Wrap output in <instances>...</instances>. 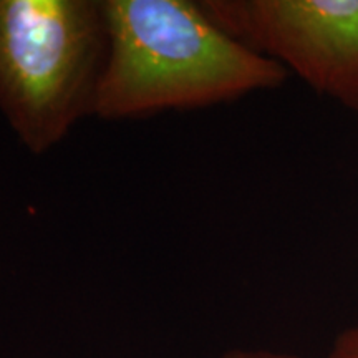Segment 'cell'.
Returning a JSON list of instances; mask_svg holds the SVG:
<instances>
[{
	"label": "cell",
	"instance_id": "obj_1",
	"mask_svg": "<svg viewBox=\"0 0 358 358\" xmlns=\"http://www.w3.org/2000/svg\"><path fill=\"white\" fill-rule=\"evenodd\" d=\"M108 57L95 118L211 108L285 83L289 71L222 32L191 0H103Z\"/></svg>",
	"mask_w": 358,
	"mask_h": 358
},
{
	"label": "cell",
	"instance_id": "obj_2",
	"mask_svg": "<svg viewBox=\"0 0 358 358\" xmlns=\"http://www.w3.org/2000/svg\"><path fill=\"white\" fill-rule=\"evenodd\" d=\"M106 57L103 0H0V116L30 155L95 116Z\"/></svg>",
	"mask_w": 358,
	"mask_h": 358
},
{
	"label": "cell",
	"instance_id": "obj_5",
	"mask_svg": "<svg viewBox=\"0 0 358 358\" xmlns=\"http://www.w3.org/2000/svg\"><path fill=\"white\" fill-rule=\"evenodd\" d=\"M219 358H302L292 353H282V352H271V350H229L222 353Z\"/></svg>",
	"mask_w": 358,
	"mask_h": 358
},
{
	"label": "cell",
	"instance_id": "obj_4",
	"mask_svg": "<svg viewBox=\"0 0 358 358\" xmlns=\"http://www.w3.org/2000/svg\"><path fill=\"white\" fill-rule=\"evenodd\" d=\"M329 358H358V325L338 335Z\"/></svg>",
	"mask_w": 358,
	"mask_h": 358
},
{
	"label": "cell",
	"instance_id": "obj_3",
	"mask_svg": "<svg viewBox=\"0 0 358 358\" xmlns=\"http://www.w3.org/2000/svg\"><path fill=\"white\" fill-rule=\"evenodd\" d=\"M222 32L358 113V0H199Z\"/></svg>",
	"mask_w": 358,
	"mask_h": 358
}]
</instances>
